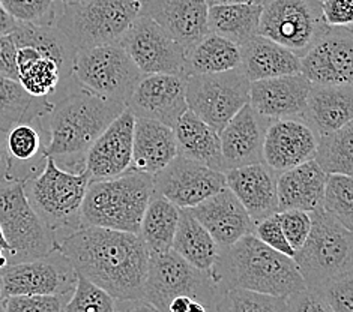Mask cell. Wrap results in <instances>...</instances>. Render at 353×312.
I'll return each mask as SVG.
<instances>
[{
  "label": "cell",
  "instance_id": "6da1fadb",
  "mask_svg": "<svg viewBox=\"0 0 353 312\" xmlns=\"http://www.w3.org/2000/svg\"><path fill=\"white\" fill-rule=\"evenodd\" d=\"M74 272L117 302L143 300L150 254L139 234L81 227L57 243Z\"/></svg>",
  "mask_w": 353,
  "mask_h": 312
},
{
  "label": "cell",
  "instance_id": "7a4b0ae2",
  "mask_svg": "<svg viewBox=\"0 0 353 312\" xmlns=\"http://www.w3.org/2000/svg\"><path fill=\"white\" fill-rule=\"evenodd\" d=\"M47 103L43 113L48 136L46 155L71 173L85 170L90 146L125 112V104L90 94L75 81Z\"/></svg>",
  "mask_w": 353,
  "mask_h": 312
},
{
  "label": "cell",
  "instance_id": "3957f363",
  "mask_svg": "<svg viewBox=\"0 0 353 312\" xmlns=\"http://www.w3.org/2000/svg\"><path fill=\"white\" fill-rule=\"evenodd\" d=\"M211 275L220 290L239 289L285 299L307 289L293 258L266 247L254 234L220 248Z\"/></svg>",
  "mask_w": 353,
  "mask_h": 312
},
{
  "label": "cell",
  "instance_id": "277c9868",
  "mask_svg": "<svg viewBox=\"0 0 353 312\" xmlns=\"http://www.w3.org/2000/svg\"><path fill=\"white\" fill-rule=\"evenodd\" d=\"M154 194L152 176L134 170L114 179L90 180L81 205V227L139 234Z\"/></svg>",
  "mask_w": 353,
  "mask_h": 312
},
{
  "label": "cell",
  "instance_id": "5b68a950",
  "mask_svg": "<svg viewBox=\"0 0 353 312\" xmlns=\"http://www.w3.org/2000/svg\"><path fill=\"white\" fill-rule=\"evenodd\" d=\"M90 180L86 168L66 171L47 156L43 170L23 182L30 206L53 233L56 243L81 229V205Z\"/></svg>",
  "mask_w": 353,
  "mask_h": 312
},
{
  "label": "cell",
  "instance_id": "8992f818",
  "mask_svg": "<svg viewBox=\"0 0 353 312\" xmlns=\"http://www.w3.org/2000/svg\"><path fill=\"white\" fill-rule=\"evenodd\" d=\"M310 216V234L293 261L307 289L319 290L335 278L353 273V236L322 207Z\"/></svg>",
  "mask_w": 353,
  "mask_h": 312
},
{
  "label": "cell",
  "instance_id": "52a82bcc",
  "mask_svg": "<svg viewBox=\"0 0 353 312\" xmlns=\"http://www.w3.org/2000/svg\"><path fill=\"white\" fill-rule=\"evenodd\" d=\"M141 14V0H83L57 11L54 26L75 50L119 44Z\"/></svg>",
  "mask_w": 353,
  "mask_h": 312
},
{
  "label": "cell",
  "instance_id": "ba28073f",
  "mask_svg": "<svg viewBox=\"0 0 353 312\" xmlns=\"http://www.w3.org/2000/svg\"><path fill=\"white\" fill-rule=\"evenodd\" d=\"M0 230L10 247V263L39 258L57 249L53 233L30 206L21 180L0 182Z\"/></svg>",
  "mask_w": 353,
  "mask_h": 312
},
{
  "label": "cell",
  "instance_id": "9c48e42d",
  "mask_svg": "<svg viewBox=\"0 0 353 312\" xmlns=\"http://www.w3.org/2000/svg\"><path fill=\"white\" fill-rule=\"evenodd\" d=\"M143 75L121 44L80 48L72 61V77L80 87L122 104Z\"/></svg>",
  "mask_w": 353,
  "mask_h": 312
},
{
  "label": "cell",
  "instance_id": "30bf717a",
  "mask_svg": "<svg viewBox=\"0 0 353 312\" xmlns=\"http://www.w3.org/2000/svg\"><path fill=\"white\" fill-rule=\"evenodd\" d=\"M218 289L211 272L192 267L174 251L150 254L143 300L159 312H167L169 303L178 296L215 305Z\"/></svg>",
  "mask_w": 353,
  "mask_h": 312
},
{
  "label": "cell",
  "instance_id": "8fae6325",
  "mask_svg": "<svg viewBox=\"0 0 353 312\" xmlns=\"http://www.w3.org/2000/svg\"><path fill=\"white\" fill-rule=\"evenodd\" d=\"M185 99L190 112L218 134L250 103V81L242 71L191 74L185 77Z\"/></svg>",
  "mask_w": 353,
  "mask_h": 312
},
{
  "label": "cell",
  "instance_id": "7c38bea8",
  "mask_svg": "<svg viewBox=\"0 0 353 312\" xmlns=\"http://www.w3.org/2000/svg\"><path fill=\"white\" fill-rule=\"evenodd\" d=\"M327 29L321 0H268L260 15L259 35L302 57Z\"/></svg>",
  "mask_w": 353,
  "mask_h": 312
},
{
  "label": "cell",
  "instance_id": "4fadbf2b",
  "mask_svg": "<svg viewBox=\"0 0 353 312\" xmlns=\"http://www.w3.org/2000/svg\"><path fill=\"white\" fill-rule=\"evenodd\" d=\"M77 273L57 249L39 258L10 263L0 271L2 296H61L71 298Z\"/></svg>",
  "mask_w": 353,
  "mask_h": 312
},
{
  "label": "cell",
  "instance_id": "5bb4252c",
  "mask_svg": "<svg viewBox=\"0 0 353 312\" xmlns=\"http://www.w3.org/2000/svg\"><path fill=\"white\" fill-rule=\"evenodd\" d=\"M121 47L145 74H169L187 77V53L169 33L140 14L119 41Z\"/></svg>",
  "mask_w": 353,
  "mask_h": 312
},
{
  "label": "cell",
  "instance_id": "9a60e30c",
  "mask_svg": "<svg viewBox=\"0 0 353 312\" xmlns=\"http://www.w3.org/2000/svg\"><path fill=\"white\" fill-rule=\"evenodd\" d=\"M158 196L178 209H191L227 188L225 176L190 159L176 156L164 170L152 176Z\"/></svg>",
  "mask_w": 353,
  "mask_h": 312
},
{
  "label": "cell",
  "instance_id": "2e32d148",
  "mask_svg": "<svg viewBox=\"0 0 353 312\" xmlns=\"http://www.w3.org/2000/svg\"><path fill=\"white\" fill-rule=\"evenodd\" d=\"M185 77L169 74L143 75L134 87L125 108L136 119H149L174 128L187 112Z\"/></svg>",
  "mask_w": 353,
  "mask_h": 312
},
{
  "label": "cell",
  "instance_id": "e0dca14e",
  "mask_svg": "<svg viewBox=\"0 0 353 312\" xmlns=\"http://www.w3.org/2000/svg\"><path fill=\"white\" fill-rule=\"evenodd\" d=\"M311 84L344 86L353 81L352 28H330L301 57V72Z\"/></svg>",
  "mask_w": 353,
  "mask_h": 312
},
{
  "label": "cell",
  "instance_id": "ac0fdd59",
  "mask_svg": "<svg viewBox=\"0 0 353 312\" xmlns=\"http://www.w3.org/2000/svg\"><path fill=\"white\" fill-rule=\"evenodd\" d=\"M46 107V99H35L28 116L5 134V147L11 161L10 179L12 180L24 182L44 168L48 141L43 122Z\"/></svg>",
  "mask_w": 353,
  "mask_h": 312
},
{
  "label": "cell",
  "instance_id": "d6986e66",
  "mask_svg": "<svg viewBox=\"0 0 353 312\" xmlns=\"http://www.w3.org/2000/svg\"><path fill=\"white\" fill-rule=\"evenodd\" d=\"M316 147L317 134L301 117L271 121L265 131L262 159L280 174L314 159Z\"/></svg>",
  "mask_w": 353,
  "mask_h": 312
},
{
  "label": "cell",
  "instance_id": "ffe728a7",
  "mask_svg": "<svg viewBox=\"0 0 353 312\" xmlns=\"http://www.w3.org/2000/svg\"><path fill=\"white\" fill-rule=\"evenodd\" d=\"M134 117L127 108L107 126L85 156L92 180H108L131 170Z\"/></svg>",
  "mask_w": 353,
  "mask_h": 312
},
{
  "label": "cell",
  "instance_id": "44dd1931",
  "mask_svg": "<svg viewBox=\"0 0 353 312\" xmlns=\"http://www.w3.org/2000/svg\"><path fill=\"white\" fill-rule=\"evenodd\" d=\"M206 0H141V14L182 45L185 53L209 33Z\"/></svg>",
  "mask_w": 353,
  "mask_h": 312
},
{
  "label": "cell",
  "instance_id": "7402d4cb",
  "mask_svg": "<svg viewBox=\"0 0 353 312\" xmlns=\"http://www.w3.org/2000/svg\"><path fill=\"white\" fill-rule=\"evenodd\" d=\"M311 83L302 74L250 83V105L268 121L301 117Z\"/></svg>",
  "mask_w": 353,
  "mask_h": 312
},
{
  "label": "cell",
  "instance_id": "603a6c76",
  "mask_svg": "<svg viewBox=\"0 0 353 312\" xmlns=\"http://www.w3.org/2000/svg\"><path fill=\"white\" fill-rule=\"evenodd\" d=\"M188 210L221 249L232 247L243 236L253 234L254 222L229 188L221 189Z\"/></svg>",
  "mask_w": 353,
  "mask_h": 312
},
{
  "label": "cell",
  "instance_id": "cb8c5ba5",
  "mask_svg": "<svg viewBox=\"0 0 353 312\" xmlns=\"http://www.w3.org/2000/svg\"><path fill=\"white\" fill-rule=\"evenodd\" d=\"M269 122L271 121L256 113L250 104L232 117L220 132L225 171L263 163L262 146Z\"/></svg>",
  "mask_w": 353,
  "mask_h": 312
},
{
  "label": "cell",
  "instance_id": "d4e9b609",
  "mask_svg": "<svg viewBox=\"0 0 353 312\" xmlns=\"http://www.w3.org/2000/svg\"><path fill=\"white\" fill-rule=\"evenodd\" d=\"M224 176L227 188L239 200L254 224L266 216L279 214V198H276L279 173L260 163L227 170Z\"/></svg>",
  "mask_w": 353,
  "mask_h": 312
},
{
  "label": "cell",
  "instance_id": "484cf974",
  "mask_svg": "<svg viewBox=\"0 0 353 312\" xmlns=\"http://www.w3.org/2000/svg\"><path fill=\"white\" fill-rule=\"evenodd\" d=\"M301 119L317 136L337 131L350 123L353 121L352 84H311Z\"/></svg>",
  "mask_w": 353,
  "mask_h": 312
},
{
  "label": "cell",
  "instance_id": "4316f807",
  "mask_svg": "<svg viewBox=\"0 0 353 312\" xmlns=\"http://www.w3.org/2000/svg\"><path fill=\"white\" fill-rule=\"evenodd\" d=\"M17 81L32 98L52 101L75 80L54 59L21 45L17 47Z\"/></svg>",
  "mask_w": 353,
  "mask_h": 312
},
{
  "label": "cell",
  "instance_id": "83f0119b",
  "mask_svg": "<svg viewBox=\"0 0 353 312\" xmlns=\"http://www.w3.org/2000/svg\"><path fill=\"white\" fill-rule=\"evenodd\" d=\"M178 156L173 128L155 121L136 119L131 170L154 176Z\"/></svg>",
  "mask_w": 353,
  "mask_h": 312
},
{
  "label": "cell",
  "instance_id": "f1b7e54d",
  "mask_svg": "<svg viewBox=\"0 0 353 312\" xmlns=\"http://www.w3.org/2000/svg\"><path fill=\"white\" fill-rule=\"evenodd\" d=\"M326 174L314 159L301 164L276 177L279 212L302 210L311 214L322 207Z\"/></svg>",
  "mask_w": 353,
  "mask_h": 312
},
{
  "label": "cell",
  "instance_id": "f546056e",
  "mask_svg": "<svg viewBox=\"0 0 353 312\" xmlns=\"http://www.w3.org/2000/svg\"><path fill=\"white\" fill-rule=\"evenodd\" d=\"M239 48V70L250 83L301 72V57L268 38L257 35Z\"/></svg>",
  "mask_w": 353,
  "mask_h": 312
},
{
  "label": "cell",
  "instance_id": "4dcf8cb0",
  "mask_svg": "<svg viewBox=\"0 0 353 312\" xmlns=\"http://www.w3.org/2000/svg\"><path fill=\"white\" fill-rule=\"evenodd\" d=\"M178 156L215 171H225L220 134L187 110L173 128Z\"/></svg>",
  "mask_w": 353,
  "mask_h": 312
},
{
  "label": "cell",
  "instance_id": "1f68e13d",
  "mask_svg": "<svg viewBox=\"0 0 353 312\" xmlns=\"http://www.w3.org/2000/svg\"><path fill=\"white\" fill-rule=\"evenodd\" d=\"M172 251L188 264L203 272L212 271L220 254V248L212 236L191 215L188 209H179V221L176 227Z\"/></svg>",
  "mask_w": 353,
  "mask_h": 312
},
{
  "label": "cell",
  "instance_id": "d6a6232c",
  "mask_svg": "<svg viewBox=\"0 0 353 312\" xmlns=\"http://www.w3.org/2000/svg\"><path fill=\"white\" fill-rule=\"evenodd\" d=\"M260 5H212L208 8V29L236 45L259 35Z\"/></svg>",
  "mask_w": 353,
  "mask_h": 312
},
{
  "label": "cell",
  "instance_id": "836d02e7",
  "mask_svg": "<svg viewBox=\"0 0 353 312\" xmlns=\"http://www.w3.org/2000/svg\"><path fill=\"white\" fill-rule=\"evenodd\" d=\"M178 221L179 209L169 200L154 194L143 214L139 231L149 254H164L172 251Z\"/></svg>",
  "mask_w": 353,
  "mask_h": 312
},
{
  "label": "cell",
  "instance_id": "e575fe53",
  "mask_svg": "<svg viewBox=\"0 0 353 312\" xmlns=\"http://www.w3.org/2000/svg\"><path fill=\"white\" fill-rule=\"evenodd\" d=\"M239 66V45L211 32L187 53V75L227 72Z\"/></svg>",
  "mask_w": 353,
  "mask_h": 312
},
{
  "label": "cell",
  "instance_id": "d590c367",
  "mask_svg": "<svg viewBox=\"0 0 353 312\" xmlns=\"http://www.w3.org/2000/svg\"><path fill=\"white\" fill-rule=\"evenodd\" d=\"M314 161L325 174H353V122L317 136Z\"/></svg>",
  "mask_w": 353,
  "mask_h": 312
},
{
  "label": "cell",
  "instance_id": "8d00e7d4",
  "mask_svg": "<svg viewBox=\"0 0 353 312\" xmlns=\"http://www.w3.org/2000/svg\"><path fill=\"white\" fill-rule=\"evenodd\" d=\"M215 312H288V303L283 298L248 290L225 289L218 291Z\"/></svg>",
  "mask_w": 353,
  "mask_h": 312
},
{
  "label": "cell",
  "instance_id": "74e56055",
  "mask_svg": "<svg viewBox=\"0 0 353 312\" xmlns=\"http://www.w3.org/2000/svg\"><path fill=\"white\" fill-rule=\"evenodd\" d=\"M322 209L340 221L347 230L353 229V179L344 174H326Z\"/></svg>",
  "mask_w": 353,
  "mask_h": 312
},
{
  "label": "cell",
  "instance_id": "f35d334b",
  "mask_svg": "<svg viewBox=\"0 0 353 312\" xmlns=\"http://www.w3.org/2000/svg\"><path fill=\"white\" fill-rule=\"evenodd\" d=\"M33 101L20 83L0 74V136L5 137L8 129L23 121L33 105Z\"/></svg>",
  "mask_w": 353,
  "mask_h": 312
},
{
  "label": "cell",
  "instance_id": "ab89813d",
  "mask_svg": "<svg viewBox=\"0 0 353 312\" xmlns=\"http://www.w3.org/2000/svg\"><path fill=\"white\" fill-rule=\"evenodd\" d=\"M116 303L117 300L107 291L77 275V282L63 312H119Z\"/></svg>",
  "mask_w": 353,
  "mask_h": 312
},
{
  "label": "cell",
  "instance_id": "60d3db41",
  "mask_svg": "<svg viewBox=\"0 0 353 312\" xmlns=\"http://www.w3.org/2000/svg\"><path fill=\"white\" fill-rule=\"evenodd\" d=\"M17 23L52 26L56 20V0H0Z\"/></svg>",
  "mask_w": 353,
  "mask_h": 312
},
{
  "label": "cell",
  "instance_id": "b9f144b4",
  "mask_svg": "<svg viewBox=\"0 0 353 312\" xmlns=\"http://www.w3.org/2000/svg\"><path fill=\"white\" fill-rule=\"evenodd\" d=\"M317 291L332 312H353V273L326 282Z\"/></svg>",
  "mask_w": 353,
  "mask_h": 312
},
{
  "label": "cell",
  "instance_id": "7bdbcfd3",
  "mask_svg": "<svg viewBox=\"0 0 353 312\" xmlns=\"http://www.w3.org/2000/svg\"><path fill=\"white\" fill-rule=\"evenodd\" d=\"M253 234L260 242L265 243L266 247L280 252V254L292 257V258L295 256V251L292 249L289 242L285 240V236L281 230L279 214H274L271 216L260 219L259 222L254 224Z\"/></svg>",
  "mask_w": 353,
  "mask_h": 312
},
{
  "label": "cell",
  "instance_id": "ee69618b",
  "mask_svg": "<svg viewBox=\"0 0 353 312\" xmlns=\"http://www.w3.org/2000/svg\"><path fill=\"white\" fill-rule=\"evenodd\" d=\"M281 230L293 251H298L307 240L311 230V216L302 210H283L279 212Z\"/></svg>",
  "mask_w": 353,
  "mask_h": 312
},
{
  "label": "cell",
  "instance_id": "f6af8a7d",
  "mask_svg": "<svg viewBox=\"0 0 353 312\" xmlns=\"http://www.w3.org/2000/svg\"><path fill=\"white\" fill-rule=\"evenodd\" d=\"M61 296H12L3 302L2 312H63Z\"/></svg>",
  "mask_w": 353,
  "mask_h": 312
},
{
  "label": "cell",
  "instance_id": "bcb514c9",
  "mask_svg": "<svg viewBox=\"0 0 353 312\" xmlns=\"http://www.w3.org/2000/svg\"><path fill=\"white\" fill-rule=\"evenodd\" d=\"M321 12L327 28H352L353 0H321Z\"/></svg>",
  "mask_w": 353,
  "mask_h": 312
},
{
  "label": "cell",
  "instance_id": "7dc6e473",
  "mask_svg": "<svg viewBox=\"0 0 353 312\" xmlns=\"http://www.w3.org/2000/svg\"><path fill=\"white\" fill-rule=\"evenodd\" d=\"M285 303L288 312H332L321 294L308 289L290 294Z\"/></svg>",
  "mask_w": 353,
  "mask_h": 312
},
{
  "label": "cell",
  "instance_id": "c3c4849f",
  "mask_svg": "<svg viewBox=\"0 0 353 312\" xmlns=\"http://www.w3.org/2000/svg\"><path fill=\"white\" fill-rule=\"evenodd\" d=\"M0 74L17 80V45L10 35H0Z\"/></svg>",
  "mask_w": 353,
  "mask_h": 312
},
{
  "label": "cell",
  "instance_id": "681fc988",
  "mask_svg": "<svg viewBox=\"0 0 353 312\" xmlns=\"http://www.w3.org/2000/svg\"><path fill=\"white\" fill-rule=\"evenodd\" d=\"M11 161L5 147V137L0 136V182L10 179Z\"/></svg>",
  "mask_w": 353,
  "mask_h": 312
},
{
  "label": "cell",
  "instance_id": "f907efd6",
  "mask_svg": "<svg viewBox=\"0 0 353 312\" xmlns=\"http://www.w3.org/2000/svg\"><path fill=\"white\" fill-rule=\"evenodd\" d=\"M17 23L12 17L6 12L5 8L0 3V35H10L17 28Z\"/></svg>",
  "mask_w": 353,
  "mask_h": 312
},
{
  "label": "cell",
  "instance_id": "816d5d0a",
  "mask_svg": "<svg viewBox=\"0 0 353 312\" xmlns=\"http://www.w3.org/2000/svg\"><path fill=\"white\" fill-rule=\"evenodd\" d=\"M268 0H206L208 6L212 5H260L263 6Z\"/></svg>",
  "mask_w": 353,
  "mask_h": 312
},
{
  "label": "cell",
  "instance_id": "f5cc1de1",
  "mask_svg": "<svg viewBox=\"0 0 353 312\" xmlns=\"http://www.w3.org/2000/svg\"><path fill=\"white\" fill-rule=\"evenodd\" d=\"M127 312H159V311L145 300H137V302H131V306L128 308Z\"/></svg>",
  "mask_w": 353,
  "mask_h": 312
},
{
  "label": "cell",
  "instance_id": "db71d44e",
  "mask_svg": "<svg viewBox=\"0 0 353 312\" xmlns=\"http://www.w3.org/2000/svg\"><path fill=\"white\" fill-rule=\"evenodd\" d=\"M8 264H10V252L0 245V271L5 269Z\"/></svg>",
  "mask_w": 353,
  "mask_h": 312
},
{
  "label": "cell",
  "instance_id": "11a10c76",
  "mask_svg": "<svg viewBox=\"0 0 353 312\" xmlns=\"http://www.w3.org/2000/svg\"><path fill=\"white\" fill-rule=\"evenodd\" d=\"M56 2H61V3H65V5H71V3L83 2V0H56Z\"/></svg>",
  "mask_w": 353,
  "mask_h": 312
},
{
  "label": "cell",
  "instance_id": "9f6ffc18",
  "mask_svg": "<svg viewBox=\"0 0 353 312\" xmlns=\"http://www.w3.org/2000/svg\"><path fill=\"white\" fill-rule=\"evenodd\" d=\"M3 302H5V298L2 296V289H0V312L3 309Z\"/></svg>",
  "mask_w": 353,
  "mask_h": 312
}]
</instances>
